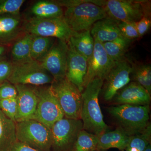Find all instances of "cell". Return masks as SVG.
Segmentation results:
<instances>
[{
  "label": "cell",
  "mask_w": 151,
  "mask_h": 151,
  "mask_svg": "<svg viewBox=\"0 0 151 151\" xmlns=\"http://www.w3.org/2000/svg\"><path fill=\"white\" fill-rule=\"evenodd\" d=\"M104 81L100 78H94L81 92V120L83 123V129L97 136L108 131V127L104 122L99 103V94Z\"/></svg>",
  "instance_id": "1"
},
{
  "label": "cell",
  "mask_w": 151,
  "mask_h": 151,
  "mask_svg": "<svg viewBox=\"0 0 151 151\" xmlns=\"http://www.w3.org/2000/svg\"><path fill=\"white\" fill-rule=\"evenodd\" d=\"M107 111L129 136L140 134L150 124L149 105L123 104L109 107Z\"/></svg>",
  "instance_id": "2"
},
{
  "label": "cell",
  "mask_w": 151,
  "mask_h": 151,
  "mask_svg": "<svg viewBox=\"0 0 151 151\" xmlns=\"http://www.w3.org/2000/svg\"><path fill=\"white\" fill-rule=\"evenodd\" d=\"M107 17L99 6L89 0H81L77 4L66 8L63 18L72 31L79 32L91 29L96 22Z\"/></svg>",
  "instance_id": "3"
},
{
  "label": "cell",
  "mask_w": 151,
  "mask_h": 151,
  "mask_svg": "<svg viewBox=\"0 0 151 151\" xmlns=\"http://www.w3.org/2000/svg\"><path fill=\"white\" fill-rule=\"evenodd\" d=\"M53 77L37 60L31 59L13 63L8 81L14 85L40 86L51 84Z\"/></svg>",
  "instance_id": "4"
},
{
  "label": "cell",
  "mask_w": 151,
  "mask_h": 151,
  "mask_svg": "<svg viewBox=\"0 0 151 151\" xmlns=\"http://www.w3.org/2000/svg\"><path fill=\"white\" fill-rule=\"evenodd\" d=\"M105 11L109 17L119 22H136L147 16L145 1L130 0H89Z\"/></svg>",
  "instance_id": "5"
},
{
  "label": "cell",
  "mask_w": 151,
  "mask_h": 151,
  "mask_svg": "<svg viewBox=\"0 0 151 151\" xmlns=\"http://www.w3.org/2000/svg\"><path fill=\"white\" fill-rule=\"evenodd\" d=\"M17 141L39 151L51 148V130L40 122L29 120L16 123Z\"/></svg>",
  "instance_id": "6"
},
{
  "label": "cell",
  "mask_w": 151,
  "mask_h": 151,
  "mask_svg": "<svg viewBox=\"0 0 151 151\" xmlns=\"http://www.w3.org/2000/svg\"><path fill=\"white\" fill-rule=\"evenodd\" d=\"M34 86L38 102L33 120L51 130L56 122L64 118V113L50 84Z\"/></svg>",
  "instance_id": "7"
},
{
  "label": "cell",
  "mask_w": 151,
  "mask_h": 151,
  "mask_svg": "<svg viewBox=\"0 0 151 151\" xmlns=\"http://www.w3.org/2000/svg\"><path fill=\"white\" fill-rule=\"evenodd\" d=\"M50 86L65 118L81 120L82 100L81 93L78 88L65 77L54 80Z\"/></svg>",
  "instance_id": "8"
},
{
  "label": "cell",
  "mask_w": 151,
  "mask_h": 151,
  "mask_svg": "<svg viewBox=\"0 0 151 151\" xmlns=\"http://www.w3.org/2000/svg\"><path fill=\"white\" fill-rule=\"evenodd\" d=\"M23 30L32 35L54 38L67 42L74 32L63 17L24 20Z\"/></svg>",
  "instance_id": "9"
},
{
  "label": "cell",
  "mask_w": 151,
  "mask_h": 151,
  "mask_svg": "<svg viewBox=\"0 0 151 151\" xmlns=\"http://www.w3.org/2000/svg\"><path fill=\"white\" fill-rule=\"evenodd\" d=\"M83 129L81 120L63 118L51 129V147L55 151H73L77 137Z\"/></svg>",
  "instance_id": "10"
},
{
  "label": "cell",
  "mask_w": 151,
  "mask_h": 151,
  "mask_svg": "<svg viewBox=\"0 0 151 151\" xmlns=\"http://www.w3.org/2000/svg\"><path fill=\"white\" fill-rule=\"evenodd\" d=\"M68 43L56 39L52 47L38 62L54 80L65 78L68 57Z\"/></svg>",
  "instance_id": "11"
},
{
  "label": "cell",
  "mask_w": 151,
  "mask_h": 151,
  "mask_svg": "<svg viewBox=\"0 0 151 151\" xmlns=\"http://www.w3.org/2000/svg\"><path fill=\"white\" fill-rule=\"evenodd\" d=\"M132 70V63L125 58L116 62L103 83V96L106 101L112 100L131 81L130 75Z\"/></svg>",
  "instance_id": "12"
},
{
  "label": "cell",
  "mask_w": 151,
  "mask_h": 151,
  "mask_svg": "<svg viewBox=\"0 0 151 151\" xmlns=\"http://www.w3.org/2000/svg\"><path fill=\"white\" fill-rule=\"evenodd\" d=\"M94 40V50L87 61V72L83 84L84 89L94 78H99L104 81L116 64L105 51L103 44Z\"/></svg>",
  "instance_id": "13"
},
{
  "label": "cell",
  "mask_w": 151,
  "mask_h": 151,
  "mask_svg": "<svg viewBox=\"0 0 151 151\" xmlns=\"http://www.w3.org/2000/svg\"><path fill=\"white\" fill-rule=\"evenodd\" d=\"M14 86L17 92L16 123L32 120L35 115L38 102L35 86L25 85Z\"/></svg>",
  "instance_id": "14"
},
{
  "label": "cell",
  "mask_w": 151,
  "mask_h": 151,
  "mask_svg": "<svg viewBox=\"0 0 151 151\" xmlns=\"http://www.w3.org/2000/svg\"><path fill=\"white\" fill-rule=\"evenodd\" d=\"M68 43L69 50L65 78L74 84L81 93L84 89L83 84L87 72L88 60Z\"/></svg>",
  "instance_id": "15"
},
{
  "label": "cell",
  "mask_w": 151,
  "mask_h": 151,
  "mask_svg": "<svg viewBox=\"0 0 151 151\" xmlns=\"http://www.w3.org/2000/svg\"><path fill=\"white\" fill-rule=\"evenodd\" d=\"M24 19L20 14L0 15V45L8 46L24 32Z\"/></svg>",
  "instance_id": "16"
},
{
  "label": "cell",
  "mask_w": 151,
  "mask_h": 151,
  "mask_svg": "<svg viewBox=\"0 0 151 151\" xmlns=\"http://www.w3.org/2000/svg\"><path fill=\"white\" fill-rule=\"evenodd\" d=\"M150 100V94L135 81L130 82L121 89L116 97V102L120 105H147Z\"/></svg>",
  "instance_id": "17"
},
{
  "label": "cell",
  "mask_w": 151,
  "mask_h": 151,
  "mask_svg": "<svg viewBox=\"0 0 151 151\" xmlns=\"http://www.w3.org/2000/svg\"><path fill=\"white\" fill-rule=\"evenodd\" d=\"M64 11L55 1L40 0L34 3L26 12L24 19L63 17Z\"/></svg>",
  "instance_id": "18"
},
{
  "label": "cell",
  "mask_w": 151,
  "mask_h": 151,
  "mask_svg": "<svg viewBox=\"0 0 151 151\" xmlns=\"http://www.w3.org/2000/svg\"><path fill=\"white\" fill-rule=\"evenodd\" d=\"M90 32L94 40L102 43L114 40L122 36L118 27V22L108 17L96 22L91 28Z\"/></svg>",
  "instance_id": "19"
},
{
  "label": "cell",
  "mask_w": 151,
  "mask_h": 151,
  "mask_svg": "<svg viewBox=\"0 0 151 151\" xmlns=\"http://www.w3.org/2000/svg\"><path fill=\"white\" fill-rule=\"evenodd\" d=\"M130 137L119 127L114 131L104 132L98 136L97 150L117 148L124 151L126 150Z\"/></svg>",
  "instance_id": "20"
},
{
  "label": "cell",
  "mask_w": 151,
  "mask_h": 151,
  "mask_svg": "<svg viewBox=\"0 0 151 151\" xmlns=\"http://www.w3.org/2000/svg\"><path fill=\"white\" fill-rule=\"evenodd\" d=\"M68 43L87 60L92 56L94 50V40L91 35L90 30L73 32Z\"/></svg>",
  "instance_id": "21"
},
{
  "label": "cell",
  "mask_w": 151,
  "mask_h": 151,
  "mask_svg": "<svg viewBox=\"0 0 151 151\" xmlns=\"http://www.w3.org/2000/svg\"><path fill=\"white\" fill-rule=\"evenodd\" d=\"M16 142V123L0 109V151H9Z\"/></svg>",
  "instance_id": "22"
},
{
  "label": "cell",
  "mask_w": 151,
  "mask_h": 151,
  "mask_svg": "<svg viewBox=\"0 0 151 151\" xmlns=\"http://www.w3.org/2000/svg\"><path fill=\"white\" fill-rule=\"evenodd\" d=\"M32 35L24 32L12 45L11 51L12 63L31 59L30 52Z\"/></svg>",
  "instance_id": "23"
},
{
  "label": "cell",
  "mask_w": 151,
  "mask_h": 151,
  "mask_svg": "<svg viewBox=\"0 0 151 151\" xmlns=\"http://www.w3.org/2000/svg\"><path fill=\"white\" fill-rule=\"evenodd\" d=\"M132 40L123 36L114 40L103 44L105 51L115 62H119L125 58V54L131 45Z\"/></svg>",
  "instance_id": "24"
},
{
  "label": "cell",
  "mask_w": 151,
  "mask_h": 151,
  "mask_svg": "<svg viewBox=\"0 0 151 151\" xmlns=\"http://www.w3.org/2000/svg\"><path fill=\"white\" fill-rule=\"evenodd\" d=\"M56 39L32 35L30 57L38 61L52 47Z\"/></svg>",
  "instance_id": "25"
},
{
  "label": "cell",
  "mask_w": 151,
  "mask_h": 151,
  "mask_svg": "<svg viewBox=\"0 0 151 151\" xmlns=\"http://www.w3.org/2000/svg\"><path fill=\"white\" fill-rule=\"evenodd\" d=\"M131 74L133 80L137 82L150 94L151 93V66L150 64H132Z\"/></svg>",
  "instance_id": "26"
},
{
  "label": "cell",
  "mask_w": 151,
  "mask_h": 151,
  "mask_svg": "<svg viewBox=\"0 0 151 151\" xmlns=\"http://www.w3.org/2000/svg\"><path fill=\"white\" fill-rule=\"evenodd\" d=\"M98 136L82 129L79 132L73 151L97 150Z\"/></svg>",
  "instance_id": "27"
},
{
  "label": "cell",
  "mask_w": 151,
  "mask_h": 151,
  "mask_svg": "<svg viewBox=\"0 0 151 151\" xmlns=\"http://www.w3.org/2000/svg\"><path fill=\"white\" fill-rule=\"evenodd\" d=\"M151 137V124L145 130L138 134L131 136L126 151H145L147 146L150 144Z\"/></svg>",
  "instance_id": "28"
},
{
  "label": "cell",
  "mask_w": 151,
  "mask_h": 151,
  "mask_svg": "<svg viewBox=\"0 0 151 151\" xmlns=\"http://www.w3.org/2000/svg\"><path fill=\"white\" fill-rule=\"evenodd\" d=\"M24 0H0V15L20 13Z\"/></svg>",
  "instance_id": "29"
},
{
  "label": "cell",
  "mask_w": 151,
  "mask_h": 151,
  "mask_svg": "<svg viewBox=\"0 0 151 151\" xmlns=\"http://www.w3.org/2000/svg\"><path fill=\"white\" fill-rule=\"evenodd\" d=\"M0 109L8 118L16 123L17 111V97L0 100Z\"/></svg>",
  "instance_id": "30"
},
{
  "label": "cell",
  "mask_w": 151,
  "mask_h": 151,
  "mask_svg": "<svg viewBox=\"0 0 151 151\" xmlns=\"http://www.w3.org/2000/svg\"><path fill=\"white\" fill-rule=\"evenodd\" d=\"M118 22V27L123 37L132 40L139 37L135 22Z\"/></svg>",
  "instance_id": "31"
},
{
  "label": "cell",
  "mask_w": 151,
  "mask_h": 151,
  "mask_svg": "<svg viewBox=\"0 0 151 151\" xmlns=\"http://www.w3.org/2000/svg\"><path fill=\"white\" fill-rule=\"evenodd\" d=\"M17 92L15 86L9 81L0 84V100L17 97Z\"/></svg>",
  "instance_id": "32"
},
{
  "label": "cell",
  "mask_w": 151,
  "mask_h": 151,
  "mask_svg": "<svg viewBox=\"0 0 151 151\" xmlns=\"http://www.w3.org/2000/svg\"><path fill=\"white\" fill-rule=\"evenodd\" d=\"M13 68V63L5 59L0 60V84L8 81Z\"/></svg>",
  "instance_id": "33"
},
{
  "label": "cell",
  "mask_w": 151,
  "mask_h": 151,
  "mask_svg": "<svg viewBox=\"0 0 151 151\" xmlns=\"http://www.w3.org/2000/svg\"><path fill=\"white\" fill-rule=\"evenodd\" d=\"M135 26L139 37L145 35L151 27L150 19L147 16H145L139 21L135 22Z\"/></svg>",
  "instance_id": "34"
},
{
  "label": "cell",
  "mask_w": 151,
  "mask_h": 151,
  "mask_svg": "<svg viewBox=\"0 0 151 151\" xmlns=\"http://www.w3.org/2000/svg\"><path fill=\"white\" fill-rule=\"evenodd\" d=\"M9 151H39L29 146L17 141L14 143Z\"/></svg>",
  "instance_id": "35"
},
{
  "label": "cell",
  "mask_w": 151,
  "mask_h": 151,
  "mask_svg": "<svg viewBox=\"0 0 151 151\" xmlns=\"http://www.w3.org/2000/svg\"><path fill=\"white\" fill-rule=\"evenodd\" d=\"M7 49V47L0 45V60L4 59V56Z\"/></svg>",
  "instance_id": "36"
},
{
  "label": "cell",
  "mask_w": 151,
  "mask_h": 151,
  "mask_svg": "<svg viewBox=\"0 0 151 151\" xmlns=\"http://www.w3.org/2000/svg\"><path fill=\"white\" fill-rule=\"evenodd\" d=\"M145 151H151V144H150L147 146V148L145 150Z\"/></svg>",
  "instance_id": "37"
}]
</instances>
